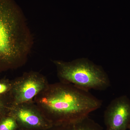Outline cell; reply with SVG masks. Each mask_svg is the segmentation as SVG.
Wrapping results in <instances>:
<instances>
[{
	"instance_id": "6da1fadb",
	"label": "cell",
	"mask_w": 130,
	"mask_h": 130,
	"mask_svg": "<svg viewBox=\"0 0 130 130\" xmlns=\"http://www.w3.org/2000/svg\"><path fill=\"white\" fill-rule=\"evenodd\" d=\"M33 100L52 126L89 116L102 105V101L89 91L60 81L49 84Z\"/></svg>"
},
{
	"instance_id": "7a4b0ae2",
	"label": "cell",
	"mask_w": 130,
	"mask_h": 130,
	"mask_svg": "<svg viewBox=\"0 0 130 130\" xmlns=\"http://www.w3.org/2000/svg\"><path fill=\"white\" fill-rule=\"evenodd\" d=\"M31 35L23 14L13 0H0V73L25 64Z\"/></svg>"
},
{
	"instance_id": "3957f363",
	"label": "cell",
	"mask_w": 130,
	"mask_h": 130,
	"mask_svg": "<svg viewBox=\"0 0 130 130\" xmlns=\"http://www.w3.org/2000/svg\"><path fill=\"white\" fill-rule=\"evenodd\" d=\"M53 62L60 82L88 91L106 90L111 85L109 77L102 68L88 59L80 58L69 62L54 60Z\"/></svg>"
},
{
	"instance_id": "277c9868",
	"label": "cell",
	"mask_w": 130,
	"mask_h": 130,
	"mask_svg": "<svg viewBox=\"0 0 130 130\" xmlns=\"http://www.w3.org/2000/svg\"><path fill=\"white\" fill-rule=\"evenodd\" d=\"M48 84L46 77L35 71L25 72L12 80L11 94L14 106L33 100Z\"/></svg>"
},
{
	"instance_id": "5b68a950",
	"label": "cell",
	"mask_w": 130,
	"mask_h": 130,
	"mask_svg": "<svg viewBox=\"0 0 130 130\" xmlns=\"http://www.w3.org/2000/svg\"><path fill=\"white\" fill-rule=\"evenodd\" d=\"M9 115L16 119L18 126L27 129H48L53 126L33 100L14 105Z\"/></svg>"
},
{
	"instance_id": "8992f818",
	"label": "cell",
	"mask_w": 130,
	"mask_h": 130,
	"mask_svg": "<svg viewBox=\"0 0 130 130\" xmlns=\"http://www.w3.org/2000/svg\"><path fill=\"white\" fill-rule=\"evenodd\" d=\"M106 130H126L130 125V100L123 95L112 100L105 110Z\"/></svg>"
},
{
	"instance_id": "52a82bcc",
	"label": "cell",
	"mask_w": 130,
	"mask_h": 130,
	"mask_svg": "<svg viewBox=\"0 0 130 130\" xmlns=\"http://www.w3.org/2000/svg\"><path fill=\"white\" fill-rule=\"evenodd\" d=\"M49 129L50 130H104L89 116L70 123L53 126Z\"/></svg>"
},
{
	"instance_id": "ba28073f",
	"label": "cell",
	"mask_w": 130,
	"mask_h": 130,
	"mask_svg": "<svg viewBox=\"0 0 130 130\" xmlns=\"http://www.w3.org/2000/svg\"><path fill=\"white\" fill-rule=\"evenodd\" d=\"M13 106L11 94L0 96V121L9 115Z\"/></svg>"
},
{
	"instance_id": "9c48e42d",
	"label": "cell",
	"mask_w": 130,
	"mask_h": 130,
	"mask_svg": "<svg viewBox=\"0 0 130 130\" xmlns=\"http://www.w3.org/2000/svg\"><path fill=\"white\" fill-rule=\"evenodd\" d=\"M18 126L16 119L10 115L0 121V130H15Z\"/></svg>"
},
{
	"instance_id": "30bf717a",
	"label": "cell",
	"mask_w": 130,
	"mask_h": 130,
	"mask_svg": "<svg viewBox=\"0 0 130 130\" xmlns=\"http://www.w3.org/2000/svg\"><path fill=\"white\" fill-rule=\"evenodd\" d=\"M12 89V81L4 78L0 79V96L10 94Z\"/></svg>"
},
{
	"instance_id": "8fae6325",
	"label": "cell",
	"mask_w": 130,
	"mask_h": 130,
	"mask_svg": "<svg viewBox=\"0 0 130 130\" xmlns=\"http://www.w3.org/2000/svg\"><path fill=\"white\" fill-rule=\"evenodd\" d=\"M129 130H130V125L129 126Z\"/></svg>"
}]
</instances>
